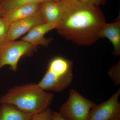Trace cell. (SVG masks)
<instances>
[{"label": "cell", "instance_id": "1", "mask_svg": "<svg viewBox=\"0 0 120 120\" xmlns=\"http://www.w3.org/2000/svg\"><path fill=\"white\" fill-rule=\"evenodd\" d=\"M61 15L56 29L65 38L77 45L87 46L99 39L106 19L99 6L77 0L59 1Z\"/></svg>", "mask_w": 120, "mask_h": 120}, {"label": "cell", "instance_id": "2", "mask_svg": "<svg viewBox=\"0 0 120 120\" xmlns=\"http://www.w3.org/2000/svg\"><path fill=\"white\" fill-rule=\"evenodd\" d=\"M53 98V94L46 92L38 84L29 83L11 88L0 99V103L34 114L49 108Z\"/></svg>", "mask_w": 120, "mask_h": 120}, {"label": "cell", "instance_id": "3", "mask_svg": "<svg viewBox=\"0 0 120 120\" xmlns=\"http://www.w3.org/2000/svg\"><path fill=\"white\" fill-rule=\"evenodd\" d=\"M73 63L61 56L52 58L45 73L38 85L45 90L60 92L68 87L72 81Z\"/></svg>", "mask_w": 120, "mask_h": 120}, {"label": "cell", "instance_id": "4", "mask_svg": "<svg viewBox=\"0 0 120 120\" xmlns=\"http://www.w3.org/2000/svg\"><path fill=\"white\" fill-rule=\"evenodd\" d=\"M96 105L76 90L71 89L68 99L60 107L58 113L67 120H89L91 111Z\"/></svg>", "mask_w": 120, "mask_h": 120}, {"label": "cell", "instance_id": "5", "mask_svg": "<svg viewBox=\"0 0 120 120\" xmlns=\"http://www.w3.org/2000/svg\"><path fill=\"white\" fill-rule=\"evenodd\" d=\"M36 47L21 40L13 41L0 45V70L8 65L11 70L16 72L20 58L32 56Z\"/></svg>", "mask_w": 120, "mask_h": 120}, {"label": "cell", "instance_id": "6", "mask_svg": "<svg viewBox=\"0 0 120 120\" xmlns=\"http://www.w3.org/2000/svg\"><path fill=\"white\" fill-rule=\"evenodd\" d=\"M118 90L107 101L96 105L91 109L89 120H110L120 115Z\"/></svg>", "mask_w": 120, "mask_h": 120}, {"label": "cell", "instance_id": "7", "mask_svg": "<svg viewBox=\"0 0 120 120\" xmlns=\"http://www.w3.org/2000/svg\"><path fill=\"white\" fill-rule=\"evenodd\" d=\"M43 23H45L40 11L29 17L14 22L10 24L8 36L4 43L15 41L29 32L35 26Z\"/></svg>", "mask_w": 120, "mask_h": 120}, {"label": "cell", "instance_id": "8", "mask_svg": "<svg viewBox=\"0 0 120 120\" xmlns=\"http://www.w3.org/2000/svg\"><path fill=\"white\" fill-rule=\"evenodd\" d=\"M57 26V23H43L38 24L27 32L25 36L22 38V40L36 47L39 45L47 46L49 45L52 39L46 38L45 35L51 30L56 29Z\"/></svg>", "mask_w": 120, "mask_h": 120}, {"label": "cell", "instance_id": "9", "mask_svg": "<svg viewBox=\"0 0 120 120\" xmlns=\"http://www.w3.org/2000/svg\"><path fill=\"white\" fill-rule=\"evenodd\" d=\"M99 38H105L112 45L113 54L116 57L120 55V18L111 23L104 24L99 32Z\"/></svg>", "mask_w": 120, "mask_h": 120}, {"label": "cell", "instance_id": "10", "mask_svg": "<svg viewBox=\"0 0 120 120\" xmlns=\"http://www.w3.org/2000/svg\"><path fill=\"white\" fill-rule=\"evenodd\" d=\"M41 4L24 5L12 9L2 17L6 23L10 25L18 20L32 15L40 11Z\"/></svg>", "mask_w": 120, "mask_h": 120}, {"label": "cell", "instance_id": "11", "mask_svg": "<svg viewBox=\"0 0 120 120\" xmlns=\"http://www.w3.org/2000/svg\"><path fill=\"white\" fill-rule=\"evenodd\" d=\"M40 12L45 23L57 24L61 15L59 1H48L41 3Z\"/></svg>", "mask_w": 120, "mask_h": 120}, {"label": "cell", "instance_id": "12", "mask_svg": "<svg viewBox=\"0 0 120 120\" xmlns=\"http://www.w3.org/2000/svg\"><path fill=\"white\" fill-rule=\"evenodd\" d=\"M33 115L10 105L2 104L0 107V120H31Z\"/></svg>", "mask_w": 120, "mask_h": 120}, {"label": "cell", "instance_id": "13", "mask_svg": "<svg viewBox=\"0 0 120 120\" xmlns=\"http://www.w3.org/2000/svg\"><path fill=\"white\" fill-rule=\"evenodd\" d=\"M61 0H2L0 3V17L9 11L24 5L41 4L48 1H60Z\"/></svg>", "mask_w": 120, "mask_h": 120}, {"label": "cell", "instance_id": "14", "mask_svg": "<svg viewBox=\"0 0 120 120\" xmlns=\"http://www.w3.org/2000/svg\"><path fill=\"white\" fill-rule=\"evenodd\" d=\"M108 75L114 83L116 85L120 84V61L111 67L108 71Z\"/></svg>", "mask_w": 120, "mask_h": 120}, {"label": "cell", "instance_id": "15", "mask_svg": "<svg viewBox=\"0 0 120 120\" xmlns=\"http://www.w3.org/2000/svg\"><path fill=\"white\" fill-rule=\"evenodd\" d=\"M10 25L0 17V45L4 43L8 36Z\"/></svg>", "mask_w": 120, "mask_h": 120}, {"label": "cell", "instance_id": "16", "mask_svg": "<svg viewBox=\"0 0 120 120\" xmlns=\"http://www.w3.org/2000/svg\"><path fill=\"white\" fill-rule=\"evenodd\" d=\"M52 111L48 108L42 112L34 114L31 120H52Z\"/></svg>", "mask_w": 120, "mask_h": 120}, {"label": "cell", "instance_id": "17", "mask_svg": "<svg viewBox=\"0 0 120 120\" xmlns=\"http://www.w3.org/2000/svg\"><path fill=\"white\" fill-rule=\"evenodd\" d=\"M77 0L84 2V3L95 5L98 6L105 4L106 2V0Z\"/></svg>", "mask_w": 120, "mask_h": 120}, {"label": "cell", "instance_id": "18", "mask_svg": "<svg viewBox=\"0 0 120 120\" xmlns=\"http://www.w3.org/2000/svg\"><path fill=\"white\" fill-rule=\"evenodd\" d=\"M52 120H67L62 117L58 112H52Z\"/></svg>", "mask_w": 120, "mask_h": 120}, {"label": "cell", "instance_id": "19", "mask_svg": "<svg viewBox=\"0 0 120 120\" xmlns=\"http://www.w3.org/2000/svg\"><path fill=\"white\" fill-rule=\"evenodd\" d=\"M110 120H120V115Z\"/></svg>", "mask_w": 120, "mask_h": 120}, {"label": "cell", "instance_id": "20", "mask_svg": "<svg viewBox=\"0 0 120 120\" xmlns=\"http://www.w3.org/2000/svg\"><path fill=\"white\" fill-rule=\"evenodd\" d=\"M2 0H0V3L2 1Z\"/></svg>", "mask_w": 120, "mask_h": 120}]
</instances>
